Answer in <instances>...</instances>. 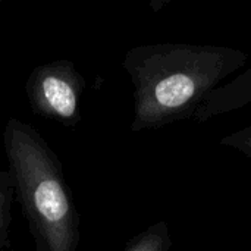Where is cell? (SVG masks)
Listing matches in <instances>:
<instances>
[{
	"instance_id": "1",
	"label": "cell",
	"mask_w": 251,
	"mask_h": 251,
	"mask_svg": "<svg viewBox=\"0 0 251 251\" xmlns=\"http://www.w3.org/2000/svg\"><path fill=\"white\" fill-rule=\"evenodd\" d=\"M247 53L213 44L159 43L129 49L122 66L134 87L131 131L193 118L204 99L246 66Z\"/></svg>"
},
{
	"instance_id": "2",
	"label": "cell",
	"mask_w": 251,
	"mask_h": 251,
	"mask_svg": "<svg viewBox=\"0 0 251 251\" xmlns=\"http://www.w3.org/2000/svg\"><path fill=\"white\" fill-rule=\"evenodd\" d=\"M7 172L35 251H76L79 215L62 162L29 124L9 118L3 129Z\"/></svg>"
},
{
	"instance_id": "3",
	"label": "cell",
	"mask_w": 251,
	"mask_h": 251,
	"mask_svg": "<svg viewBox=\"0 0 251 251\" xmlns=\"http://www.w3.org/2000/svg\"><path fill=\"white\" fill-rule=\"evenodd\" d=\"M85 79L69 59L35 66L26 78L25 93L34 115L75 128L81 119Z\"/></svg>"
},
{
	"instance_id": "4",
	"label": "cell",
	"mask_w": 251,
	"mask_h": 251,
	"mask_svg": "<svg viewBox=\"0 0 251 251\" xmlns=\"http://www.w3.org/2000/svg\"><path fill=\"white\" fill-rule=\"evenodd\" d=\"M251 103V66L243 71L229 82L222 84L213 90L200 107L193 115V119L199 124H204L212 118L222 116L234 112Z\"/></svg>"
},
{
	"instance_id": "5",
	"label": "cell",
	"mask_w": 251,
	"mask_h": 251,
	"mask_svg": "<svg viewBox=\"0 0 251 251\" xmlns=\"http://www.w3.org/2000/svg\"><path fill=\"white\" fill-rule=\"evenodd\" d=\"M172 237L166 222H156L137 234L125 246L124 251H171Z\"/></svg>"
},
{
	"instance_id": "6",
	"label": "cell",
	"mask_w": 251,
	"mask_h": 251,
	"mask_svg": "<svg viewBox=\"0 0 251 251\" xmlns=\"http://www.w3.org/2000/svg\"><path fill=\"white\" fill-rule=\"evenodd\" d=\"M15 201V187L7 171L0 168V251H9L12 243L9 238L12 224V204Z\"/></svg>"
},
{
	"instance_id": "7",
	"label": "cell",
	"mask_w": 251,
	"mask_h": 251,
	"mask_svg": "<svg viewBox=\"0 0 251 251\" xmlns=\"http://www.w3.org/2000/svg\"><path fill=\"white\" fill-rule=\"evenodd\" d=\"M219 144L224 147L234 149L249 157L251 160V125L240 128L219 140Z\"/></svg>"
},
{
	"instance_id": "8",
	"label": "cell",
	"mask_w": 251,
	"mask_h": 251,
	"mask_svg": "<svg viewBox=\"0 0 251 251\" xmlns=\"http://www.w3.org/2000/svg\"><path fill=\"white\" fill-rule=\"evenodd\" d=\"M9 251H18V250H13V249H12V250H9Z\"/></svg>"
},
{
	"instance_id": "9",
	"label": "cell",
	"mask_w": 251,
	"mask_h": 251,
	"mask_svg": "<svg viewBox=\"0 0 251 251\" xmlns=\"http://www.w3.org/2000/svg\"><path fill=\"white\" fill-rule=\"evenodd\" d=\"M0 3H1V0H0Z\"/></svg>"
}]
</instances>
